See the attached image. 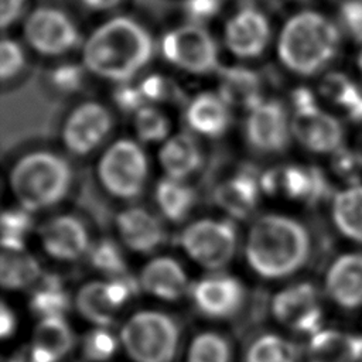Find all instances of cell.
<instances>
[{
	"label": "cell",
	"mask_w": 362,
	"mask_h": 362,
	"mask_svg": "<svg viewBox=\"0 0 362 362\" xmlns=\"http://www.w3.org/2000/svg\"><path fill=\"white\" fill-rule=\"evenodd\" d=\"M154 41L136 20L112 17L96 27L82 45V61L92 74L127 82L153 58Z\"/></svg>",
	"instance_id": "1"
},
{
	"label": "cell",
	"mask_w": 362,
	"mask_h": 362,
	"mask_svg": "<svg viewBox=\"0 0 362 362\" xmlns=\"http://www.w3.org/2000/svg\"><path fill=\"white\" fill-rule=\"evenodd\" d=\"M311 250L308 230L286 215H264L250 228L246 259L250 267L266 279H280L300 270Z\"/></svg>",
	"instance_id": "2"
},
{
	"label": "cell",
	"mask_w": 362,
	"mask_h": 362,
	"mask_svg": "<svg viewBox=\"0 0 362 362\" xmlns=\"http://www.w3.org/2000/svg\"><path fill=\"white\" fill-rule=\"evenodd\" d=\"M339 48V30L322 13L304 10L293 14L277 35L280 62L291 72L310 76L324 69Z\"/></svg>",
	"instance_id": "3"
},
{
	"label": "cell",
	"mask_w": 362,
	"mask_h": 362,
	"mask_svg": "<svg viewBox=\"0 0 362 362\" xmlns=\"http://www.w3.org/2000/svg\"><path fill=\"white\" fill-rule=\"evenodd\" d=\"M71 178V167L62 157L37 151L17 161L10 182L21 206L37 211L59 202L69 188Z\"/></svg>",
	"instance_id": "4"
},
{
	"label": "cell",
	"mask_w": 362,
	"mask_h": 362,
	"mask_svg": "<svg viewBox=\"0 0 362 362\" xmlns=\"http://www.w3.org/2000/svg\"><path fill=\"white\" fill-rule=\"evenodd\" d=\"M178 339L177 322L158 311L136 313L120 332V341L134 362H171Z\"/></svg>",
	"instance_id": "5"
},
{
	"label": "cell",
	"mask_w": 362,
	"mask_h": 362,
	"mask_svg": "<svg viewBox=\"0 0 362 362\" xmlns=\"http://www.w3.org/2000/svg\"><path fill=\"white\" fill-rule=\"evenodd\" d=\"M160 51L171 65L197 75L218 68V45L211 33L198 23H188L167 31L160 41Z\"/></svg>",
	"instance_id": "6"
},
{
	"label": "cell",
	"mask_w": 362,
	"mask_h": 362,
	"mask_svg": "<svg viewBox=\"0 0 362 362\" xmlns=\"http://www.w3.org/2000/svg\"><path fill=\"white\" fill-rule=\"evenodd\" d=\"M147 171L144 151L132 140H119L112 144L98 165V174L106 191L124 199L141 194Z\"/></svg>",
	"instance_id": "7"
},
{
	"label": "cell",
	"mask_w": 362,
	"mask_h": 362,
	"mask_svg": "<svg viewBox=\"0 0 362 362\" xmlns=\"http://www.w3.org/2000/svg\"><path fill=\"white\" fill-rule=\"evenodd\" d=\"M181 245L198 264L216 270L223 267L236 249V229L230 221L202 219L191 223L181 236Z\"/></svg>",
	"instance_id": "8"
},
{
	"label": "cell",
	"mask_w": 362,
	"mask_h": 362,
	"mask_svg": "<svg viewBox=\"0 0 362 362\" xmlns=\"http://www.w3.org/2000/svg\"><path fill=\"white\" fill-rule=\"evenodd\" d=\"M27 44L41 55L57 57L69 52L79 42V33L68 14L55 7H37L24 21Z\"/></svg>",
	"instance_id": "9"
},
{
	"label": "cell",
	"mask_w": 362,
	"mask_h": 362,
	"mask_svg": "<svg viewBox=\"0 0 362 362\" xmlns=\"http://www.w3.org/2000/svg\"><path fill=\"white\" fill-rule=\"evenodd\" d=\"M273 315L294 332L310 337L322 328V305L317 288L308 283H297L277 293L272 303Z\"/></svg>",
	"instance_id": "10"
},
{
	"label": "cell",
	"mask_w": 362,
	"mask_h": 362,
	"mask_svg": "<svg viewBox=\"0 0 362 362\" xmlns=\"http://www.w3.org/2000/svg\"><path fill=\"white\" fill-rule=\"evenodd\" d=\"M272 40L269 18L257 8L243 7L233 13L223 28L228 51L236 58L250 59L262 55Z\"/></svg>",
	"instance_id": "11"
},
{
	"label": "cell",
	"mask_w": 362,
	"mask_h": 362,
	"mask_svg": "<svg viewBox=\"0 0 362 362\" xmlns=\"http://www.w3.org/2000/svg\"><path fill=\"white\" fill-rule=\"evenodd\" d=\"M246 140L257 151L279 153L288 143L291 120H288L284 106L277 100H263L253 107L245 124Z\"/></svg>",
	"instance_id": "12"
},
{
	"label": "cell",
	"mask_w": 362,
	"mask_h": 362,
	"mask_svg": "<svg viewBox=\"0 0 362 362\" xmlns=\"http://www.w3.org/2000/svg\"><path fill=\"white\" fill-rule=\"evenodd\" d=\"M291 132L296 140L311 153L334 154L344 146L345 132L339 119L320 106L294 112Z\"/></svg>",
	"instance_id": "13"
},
{
	"label": "cell",
	"mask_w": 362,
	"mask_h": 362,
	"mask_svg": "<svg viewBox=\"0 0 362 362\" xmlns=\"http://www.w3.org/2000/svg\"><path fill=\"white\" fill-rule=\"evenodd\" d=\"M110 127L109 110L96 102H86L69 115L62 130V139L69 151L83 156L105 140Z\"/></svg>",
	"instance_id": "14"
},
{
	"label": "cell",
	"mask_w": 362,
	"mask_h": 362,
	"mask_svg": "<svg viewBox=\"0 0 362 362\" xmlns=\"http://www.w3.org/2000/svg\"><path fill=\"white\" fill-rule=\"evenodd\" d=\"M328 298L339 308H362V252H346L337 256L324 277Z\"/></svg>",
	"instance_id": "15"
},
{
	"label": "cell",
	"mask_w": 362,
	"mask_h": 362,
	"mask_svg": "<svg viewBox=\"0 0 362 362\" xmlns=\"http://www.w3.org/2000/svg\"><path fill=\"white\" fill-rule=\"evenodd\" d=\"M192 298L202 314L212 318H226L240 308L245 300V290L235 277L214 274L194 284Z\"/></svg>",
	"instance_id": "16"
},
{
	"label": "cell",
	"mask_w": 362,
	"mask_h": 362,
	"mask_svg": "<svg viewBox=\"0 0 362 362\" xmlns=\"http://www.w3.org/2000/svg\"><path fill=\"white\" fill-rule=\"evenodd\" d=\"M45 252L59 260H75L89 247V236L81 219L72 215H59L49 219L40 229Z\"/></svg>",
	"instance_id": "17"
},
{
	"label": "cell",
	"mask_w": 362,
	"mask_h": 362,
	"mask_svg": "<svg viewBox=\"0 0 362 362\" xmlns=\"http://www.w3.org/2000/svg\"><path fill=\"white\" fill-rule=\"evenodd\" d=\"M119 235L124 245L140 253H150L164 242L160 221L143 208H129L116 218Z\"/></svg>",
	"instance_id": "18"
},
{
	"label": "cell",
	"mask_w": 362,
	"mask_h": 362,
	"mask_svg": "<svg viewBox=\"0 0 362 362\" xmlns=\"http://www.w3.org/2000/svg\"><path fill=\"white\" fill-rule=\"evenodd\" d=\"M260 189V174L246 167L216 188L215 202L230 216L243 219L255 209Z\"/></svg>",
	"instance_id": "19"
},
{
	"label": "cell",
	"mask_w": 362,
	"mask_h": 362,
	"mask_svg": "<svg viewBox=\"0 0 362 362\" xmlns=\"http://www.w3.org/2000/svg\"><path fill=\"white\" fill-rule=\"evenodd\" d=\"M307 358L308 362H358L362 358V337L321 328L310 338Z\"/></svg>",
	"instance_id": "20"
},
{
	"label": "cell",
	"mask_w": 362,
	"mask_h": 362,
	"mask_svg": "<svg viewBox=\"0 0 362 362\" xmlns=\"http://www.w3.org/2000/svg\"><path fill=\"white\" fill-rule=\"evenodd\" d=\"M74 345V334L64 317L42 318L33 335L30 361L31 362H58Z\"/></svg>",
	"instance_id": "21"
},
{
	"label": "cell",
	"mask_w": 362,
	"mask_h": 362,
	"mask_svg": "<svg viewBox=\"0 0 362 362\" xmlns=\"http://www.w3.org/2000/svg\"><path fill=\"white\" fill-rule=\"evenodd\" d=\"M280 191L290 199L314 205L327 198L328 180L314 165L290 164L280 168Z\"/></svg>",
	"instance_id": "22"
},
{
	"label": "cell",
	"mask_w": 362,
	"mask_h": 362,
	"mask_svg": "<svg viewBox=\"0 0 362 362\" xmlns=\"http://www.w3.org/2000/svg\"><path fill=\"white\" fill-rule=\"evenodd\" d=\"M140 284L150 294L173 301L185 293L188 280L184 269L177 260L173 257H157L143 269Z\"/></svg>",
	"instance_id": "23"
},
{
	"label": "cell",
	"mask_w": 362,
	"mask_h": 362,
	"mask_svg": "<svg viewBox=\"0 0 362 362\" xmlns=\"http://www.w3.org/2000/svg\"><path fill=\"white\" fill-rule=\"evenodd\" d=\"M228 106L219 93L202 92L188 105L185 120L194 132L208 137H218L225 133L230 122Z\"/></svg>",
	"instance_id": "24"
},
{
	"label": "cell",
	"mask_w": 362,
	"mask_h": 362,
	"mask_svg": "<svg viewBox=\"0 0 362 362\" xmlns=\"http://www.w3.org/2000/svg\"><path fill=\"white\" fill-rule=\"evenodd\" d=\"M331 219L344 238L362 245V182L344 185L332 195Z\"/></svg>",
	"instance_id": "25"
},
{
	"label": "cell",
	"mask_w": 362,
	"mask_h": 362,
	"mask_svg": "<svg viewBox=\"0 0 362 362\" xmlns=\"http://www.w3.org/2000/svg\"><path fill=\"white\" fill-rule=\"evenodd\" d=\"M219 96L229 106L252 110L263 102L260 78L243 66L225 68L219 74Z\"/></svg>",
	"instance_id": "26"
},
{
	"label": "cell",
	"mask_w": 362,
	"mask_h": 362,
	"mask_svg": "<svg viewBox=\"0 0 362 362\" xmlns=\"http://www.w3.org/2000/svg\"><path fill=\"white\" fill-rule=\"evenodd\" d=\"M160 163L170 178L182 180L201 165V148L192 136L175 134L161 147Z\"/></svg>",
	"instance_id": "27"
},
{
	"label": "cell",
	"mask_w": 362,
	"mask_h": 362,
	"mask_svg": "<svg viewBox=\"0 0 362 362\" xmlns=\"http://www.w3.org/2000/svg\"><path fill=\"white\" fill-rule=\"evenodd\" d=\"M75 304L82 317L98 327L110 325L119 311L107 293L106 281H92L85 284L76 294Z\"/></svg>",
	"instance_id": "28"
},
{
	"label": "cell",
	"mask_w": 362,
	"mask_h": 362,
	"mask_svg": "<svg viewBox=\"0 0 362 362\" xmlns=\"http://www.w3.org/2000/svg\"><path fill=\"white\" fill-rule=\"evenodd\" d=\"M41 274L38 262L24 250H3L0 279L1 286L18 290L33 284Z\"/></svg>",
	"instance_id": "29"
},
{
	"label": "cell",
	"mask_w": 362,
	"mask_h": 362,
	"mask_svg": "<svg viewBox=\"0 0 362 362\" xmlns=\"http://www.w3.org/2000/svg\"><path fill=\"white\" fill-rule=\"evenodd\" d=\"M156 201L165 218L182 221L191 211L195 194L191 187L175 178H164L156 187Z\"/></svg>",
	"instance_id": "30"
},
{
	"label": "cell",
	"mask_w": 362,
	"mask_h": 362,
	"mask_svg": "<svg viewBox=\"0 0 362 362\" xmlns=\"http://www.w3.org/2000/svg\"><path fill=\"white\" fill-rule=\"evenodd\" d=\"M30 308L42 318L62 317L66 313L69 308V296L57 276L48 274L42 277L30 298Z\"/></svg>",
	"instance_id": "31"
},
{
	"label": "cell",
	"mask_w": 362,
	"mask_h": 362,
	"mask_svg": "<svg viewBox=\"0 0 362 362\" xmlns=\"http://www.w3.org/2000/svg\"><path fill=\"white\" fill-rule=\"evenodd\" d=\"M322 93L349 119L362 122V89L344 76H328Z\"/></svg>",
	"instance_id": "32"
},
{
	"label": "cell",
	"mask_w": 362,
	"mask_h": 362,
	"mask_svg": "<svg viewBox=\"0 0 362 362\" xmlns=\"http://www.w3.org/2000/svg\"><path fill=\"white\" fill-rule=\"evenodd\" d=\"M246 362H297V349L288 339L266 334L250 345Z\"/></svg>",
	"instance_id": "33"
},
{
	"label": "cell",
	"mask_w": 362,
	"mask_h": 362,
	"mask_svg": "<svg viewBox=\"0 0 362 362\" xmlns=\"http://www.w3.org/2000/svg\"><path fill=\"white\" fill-rule=\"evenodd\" d=\"M230 346L228 341L216 332H202L197 335L187 352V362H229Z\"/></svg>",
	"instance_id": "34"
},
{
	"label": "cell",
	"mask_w": 362,
	"mask_h": 362,
	"mask_svg": "<svg viewBox=\"0 0 362 362\" xmlns=\"http://www.w3.org/2000/svg\"><path fill=\"white\" fill-rule=\"evenodd\" d=\"M33 225L25 208L6 209L1 215V242L4 250H24V239Z\"/></svg>",
	"instance_id": "35"
},
{
	"label": "cell",
	"mask_w": 362,
	"mask_h": 362,
	"mask_svg": "<svg viewBox=\"0 0 362 362\" xmlns=\"http://www.w3.org/2000/svg\"><path fill=\"white\" fill-rule=\"evenodd\" d=\"M90 263L99 272L110 276L119 277L126 274V262L119 246L109 240H99L90 249Z\"/></svg>",
	"instance_id": "36"
},
{
	"label": "cell",
	"mask_w": 362,
	"mask_h": 362,
	"mask_svg": "<svg viewBox=\"0 0 362 362\" xmlns=\"http://www.w3.org/2000/svg\"><path fill=\"white\" fill-rule=\"evenodd\" d=\"M134 124L139 139L147 143L163 140L170 130V122L165 115L148 105L136 112Z\"/></svg>",
	"instance_id": "37"
},
{
	"label": "cell",
	"mask_w": 362,
	"mask_h": 362,
	"mask_svg": "<svg viewBox=\"0 0 362 362\" xmlns=\"http://www.w3.org/2000/svg\"><path fill=\"white\" fill-rule=\"evenodd\" d=\"M116 349L117 339L103 327L89 331L83 338L82 354L89 362H105L113 356Z\"/></svg>",
	"instance_id": "38"
},
{
	"label": "cell",
	"mask_w": 362,
	"mask_h": 362,
	"mask_svg": "<svg viewBox=\"0 0 362 362\" xmlns=\"http://www.w3.org/2000/svg\"><path fill=\"white\" fill-rule=\"evenodd\" d=\"M331 168L345 185L362 182V150H349L342 146L331 154Z\"/></svg>",
	"instance_id": "39"
},
{
	"label": "cell",
	"mask_w": 362,
	"mask_h": 362,
	"mask_svg": "<svg viewBox=\"0 0 362 362\" xmlns=\"http://www.w3.org/2000/svg\"><path fill=\"white\" fill-rule=\"evenodd\" d=\"M146 100L174 102L181 98L178 88L161 75H150L139 85Z\"/></svg>",
	"instance_id": "40"
},
{
	"label": "cell",
	"mask_w": 362,
	"mask_h": 362,
	"mask_svg": "<svg viewBox=\"0 0 362 362\" xmlns=\"http://www.w3.org/2000/svg\"><path fill=\"white\" fill-rule=\"evenodd\" d=\"M25 57L21 45L11 40L3 38L0 44V75L1 79H10L16 76L24 66Z\"/></svg>",
	"instance_id": "41"
},
{
	"label": "cell",
	"mask_w": 362,
	"mask_h": 362,
	"mask_svg": "<svg viewBox=\"0 0 362 362\" xmlns=\"http://www.w3.org/2000/svg\"><path fill=\"white\" fill-rule=\"evenodd\" d=\"M339 25L362 42V0H345L339 7Z\"/></svg>",
	"instance_id": "42"
},
{
	"label": "cell",
	"mask_w": 362,
	"mask_h": 362,
	"mask_svg": "<svg viewBox=\"0 0 362 362\" xmlns=\"http://www.w3.org/2000/svg\"><path fill=\"white\" fill-rule=\"evenodd\" d=\"M52 83L62 92H74L79 89L83 81V71L74 64H64L55 68L51 74Z\"/></svg>",
	"instance_id": "43"
},
{
	"label": "cell",
	"mask_w": 362,
	"mask_h": 362,
	"mask_svg": "<svg viewBox=\"0 0 362 362\" xmlns=\"http://www.w3.org/2000/svg\"><path fill=\"white\" fill-rule=\"evenodd\" d=\"M221 0H185L184 10L192 23L202 24L218 14Z\"/></svg>",
	"instance_id": "44"
},
{
	"label": "cell",
	"mask_w": 362,
	"mask_h": 362,
	"mask_svg": "<svg viewBox=\"0 0 362 362\" xmlns=\"http://www.w3.org/2000/svg\"><path fill=\"white\" fill-rule=\"evenodd\" d=\"M116 105L124 112H137L140 110L146 102L139 86H133L129 83H122L115 92Z\"/></svg>",
	"instance_id": "45"
},
{
	"label": "cell",
	"mask_w": 362,
	"mask_h": 362,
	"mask_svg": "<svg viewBox=\"0 0 362 362\" xmlns=\"http://www.w3.org/2000/svg\"><path fill=\"white\" fill-rule=\"evenodd\" d=\"M25 0H0V24L1 28L11 25L21 14Z\"/></svg>",
	"instance_id": "46"
},
{
	"label": "cell",
	"mask_w": 362,
	"mask_h": 362,
	"mask_svg": "<svg viewBox=\"0 0 362 362\" xmlns=\"http://www.w3.org/2000/svg\"><path fill=\"white\" fill-rule=\"evenodd\" d=\"M291 102L294 106V112H303L318 106L314 93L307 88L296 89L291 95Z\"/></svg>",
	"instance_id": "47"
},
{
	"label": "cell",
	"mask_w": 362,
	"mask_h": 362,
	"mask_svg": "<svg viewBox=\"0 0 362 362\" xmlns=\"http://www.w3.org/2000/svg\"><path fill=\"white\" fill-rule=\"evenodd\" d=\"M14 325H16V320H14V315H13L11 310L6 304H1V310H0V332H1V337L6 338V337L11 335L13 329H14Z\"/></svg>",
	"instance_id": "48"
},
{
	"label": "cell",
	"mask_w": 362,
	"mask_h": 362,
	"mask_svg": "<svg viewBox=\"0 0 362 362\" xmlns=\"http://www.w3.org/2000/svg\"><path fill=\"white\" fill-rule=\"evenodd\" d=\"M122 0H81V3L95 11H106L116 7Z\"/></svg>",
	"instance_id": "49"
},
{
	"label": "cell",
	"mask_w": 362,
	"mask_h": 362,
	"mask_svg": "<svg viewBox=\"0 0 362 362\" xmlns=\"http://www.w3.org/2000/svg\"><path fill=\"white\" fill-rule=\"evenodd\" d=\"M356 68H358V72L362 78V42H361V48H359L358 55H356Z\"/></svg>",
	"instance_id": "50"
},
{
	"label": "cell",
	"mask_w": 362,
	"mask_h": 362,
	"mask_svg": "<svg viewBox=\"0 0 362 362\" xmlns=\"http://www.w3.org/2000/svg\"><path fill=\"white\" fill-rule=\"evenodd\" d=\"M6 362H25L24 359H20V358H13V359H8Z\"/></svg>",
	"instance_id": "51"
}]
</instances>
